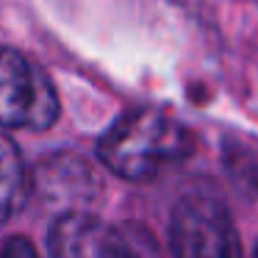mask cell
Listing matches in <instances>:
<instances>
[{"label":"cell","instance_id":"52a82bcc","mask_svg":"<svg viewBox=\"0 0 258 258\" xmlns=\"http://www.w3.org/2000/svg\"><path fill=\"white\" fill-rule=\"evenodd\" d=\"M0 255H3V258H34L36 255V247L31 244L25 236H12L9 241L0 244Z\"/></svg>","mask_w":258,"mask_h":258},{"label":"cell","instance_id":"5b68a950","mask_svg":"<svg viewBox=\"0 0 258 258\" xmlns=\"http://www.w3.org/2000/svg\"><path fill=\"white\" fill-rule=\"evenodd\" d=\"M47 250L53 255H131L122 228L86 211H64L47 230Z\"/></svg>","mask_w":258,"mask_h":258},{"label":"cell","instance_id":"3957f363","mask_svg":"<svg viewBox=\"0 0 258 258\" xmlns=\"http://www.w3.org/2000/svg\"><path fill=\"white\" fill-rule=\"evenodd\" d=\"M169 247L183 258H230L244 252L230 211L208 195H186L178 200L169 222Z\"/></svg>","mask_w":258,"mask_h":258},{"label":"cell","instance_id":"7a4b0ae2","mask_svg":"<svg viewBox=\"0 0 258 258\" xmlns=\"http://www.w3.org/2000/svg\"><path fill=\"white\" fill-rule=\"evenodd\" d=\"M56 119L58 95L45 70L17 47H0V125L45 131Z\"/></svg>","mask_w":258,"mask_h":258},{"label":"cell","instance_id":"8992f818","mask_svg":"<svg viewBox=\"0 0 258 258\" xmlns=\"http://www.w3.org/2000/svg\"><path fill=\"white\" fill-rule=\"evenodd\" d=\"M31 195V175L20 147L0 131V222L14 219Z\"/></svg>","mask_w":258,"mask_h":258},{"label":"cell","instance_id":"ba28073f","mask_svg":"<svg viewBox=\"0 0 258 258\" xmlns=\"http://www.w3.org/2000/svg\"><path fill=\"white\" fill-rule=\"evenodd\" d=\"M255 255H258V244H255Z\"/></svg>","mask_w":258,"mask_h":258},{"label":"cell","instance_id":"277c9868","mask_svg":"<svg viewBox=\"0 0 258 258\" xmlns=\"http://www.w3.org/2000/svg\"><path fill=\"white\" fill-rule=\"evenodd\" d=\"M31 189L39 191L45 206L56 203V206H64L67 211H81L100 197L103 183L81 156L61 153V156L45 158L36 167Z\"/></svg>","mask_w":258,"mask_h":258},{"label":"cell","instance_id":"6da1fadb","mask_svg":"<svg viewBox=\"0 0 258 258\" xmlns=\"http://www.w3.org/2000/svg\"><path fill=\"white\" fill-rule=\"evenodd\" d=\"M191 153V134L158 108H131L119 114L97 142V158L131 183L158 178L164 167Z\"/></svg>","mask_w":258,"mask_h":258}]
</instances>
